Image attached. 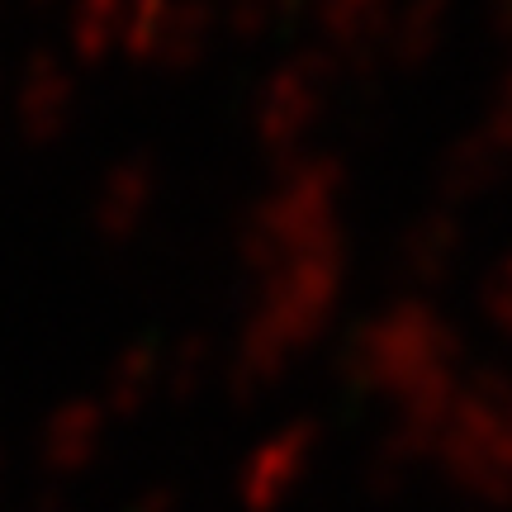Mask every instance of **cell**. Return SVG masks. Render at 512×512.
Listing matches in <instances>:
<instances>
[{
	"mask_svg": "<svg viewBox=\"0 0 512 512\" xmlns=\"http://www.w3.org/2000/svg\"><path fill=\"white\" fill-rule=\"evenodd\" d=\"M323 91H328L323 62L299 57V62H290V67H280V72L271 76V86L261 91V114H256L261 138H271V143H290V138H299V133L313 124L318 105H323Z\"/></svg>",
	"mask_w": 512,
	"mask_h": 512,
	"instance_id": "obj_1",
	"label": "cell"
},
{
	"mask_svg": "<svg viewBox=\"0 0 512 512\" xmlns=\"http://www.w3.org/2000/svg\"><path fill=\"white\" fill-rule=\"evenodd\" d=\"M309 446L313 437L304 427H290V432H280L271 437L261 451H252L247 460V470H242V503L247 512H271L280 498L290 494L299 475H304V465H309Z\"/></svg>",
	"mask_w": 512,
	"mask_h": 512,
	"instance_id": "obj_2",
	"label": "cell"
},
{
	"mask_svg": "<svg viewBox=\"0 0 512 512\" xmlns=\"http://www.w3.org/2000/svg\"><path fill=\"white\" fill-rule=\"evenodd\" d=\"M72 114V72L53 53H34L24 86H19V119L29 138H53Z\"/></svg>",
	"mask_w": 512,
	"mask_h": 512,
	"instance_id": "obj_3",
	"label": "cell"
},
{
	"mask_svg": "<svg viewBox=\"0 0 512 512\" xmlns=\"http://www.w3.org/2000/svg\"><path fill=\"white\" fill-rule=\"evenodd\" d=\"M100 432H105V413H100L91 399H76V403H67V408H57L53 422H48V432H43V465H48L53 475L81 470V465L95 456Z\"/></svg>",
	"mask_w": 512,
	"mask_h": 512,
	"instance_id": "obj_4",
	"label": "cell"
},
{
	"mask_svg": "<svg viewBox=\"0 0 512 512\" xmlns=\"http://www.w3.org/2000/svg\"><path fill=\"white\" fill-rule=\"evenodd\" d=\"M147 200H152V176H147L143 162H128L119 171H110V181L100 190V204H95V219L110 238H124L138 228Z\"/></svg>",
	"mask_w": 512,
	"mask_h": 512,
	"instance_id": "obj_5",
	"label": "cell"
},
{
	"mask_svg": "<svg viewBox=\"0 0 512 512\" xmlns=\"http://www.w3.org/2000/svg\"><path fill=\"white\" fill-rule=\"evenodd\" d=\"M460 252V228L446 214H432V219H422L399 247V266L408 280H441L446 266L456 261Z\"/></svg>",
	"mask_w": 512,
	"mask_h": 512,
	"instance_id": "obj_6",
	"label": "cell"
},
{
	"mask_svg": "<svg viewBox=\"0 0 512 512\" xmlns=\"http://www.w3.org/2000/svg\"><path fill=\"white\" fill-rule=\"evenodd\" d=\"M441 29H446V0H408L394 15L389 53L399 57L403 67H413V62H422L441 43Z\"/></svg>",
	"mask_w": 512,
	"mask_h": 512,
	"instance_id": "obj_7",
	"label": "cell"
},
{
	"mask_svg": "<svg viewBox=\"0 0 512 512\" xmlns=\"http://www.w3.org/2000/svg\"><path fill=\"white\" fill-rule=\"evenodd\" d=\"M124 19H128V0H81L72 24L76 48L86 57H100L114 38H124Z\"/></svg>",
	"mask_w": 512,
	"mask_h": 512,
	"instance_id": "obj_8",
	"label": "cell"
},
{
	"mask_svg": "<svg viewBox=\"0 0 512 512\" xmlns=\"http://www.w3.org/2000/svg\"><path fill=\"white\" fill-rule=\"evenodd\" d=\"M152 380H157V356L147 347L128 351L124 361H114L110 370V408H133L152 389Z\"/></svg>",
	"mask_w": 512,
	"mask_h": 512,
	"instance_id": "obj_9",
	"label": "cell"
},
{
	"mask_svg": "<svg viewBox=\"0 0 512 512\" xmlns=\"http://www.w3.org/2000/svg\"><path fill=\"white\" fill-rule=\"evenodd\" d=\"M375 15H380V0H323L328 29L342 38H356L366 24H375Z\"/></svg>",
	"mask_w": 512,
	"mask_h": 512,
	"instance_id": "obj_10",
	"label": "cell"
},
{
	"mask_svg": "<svg viewBox=\"0 0 512 512\" xmlns=\"http://www.w3.org/2000/svg\"><path fill=\"white\" fill-rule=\"evenodd\" d=\"M484 309H489V323L498 332L512 337V256L489 275V290H484Z\"/></svg>",
	"mask_w": 512,
	"mask_h": 512,
	"instance_id": "obj_11",
	"label": "cell"
},
{
	"mask_svg": "<svg viewBox=\"0 0 512 512\" xmlns=\"http://www.w3.org/2000/svg\"><path fill=\"white\" fill-rule=\"evenodd\" d=\"M494 19H498V29H503V34H512V0H498Z\"/></svg>",
	"mask_w": 512,
	"mask_h": 512,
	"instance_id": "obj_12",
	"label": "cell"
},
{
	"mask_svg": "<svg viewBox=\"0 0 512 512\" xmlns=\"http://www.w3.org/2000/svg\"><path fill=\"white\" fill-rule=\"evenodd\" d=\"M143 512H171V503H166V498H157V503H147Z\"/></svg>",
	"mask_w": 512,
	"mask_h": 512,
	"instance_id": "obj_13",
	"label": "cell"
}]
</instances>
